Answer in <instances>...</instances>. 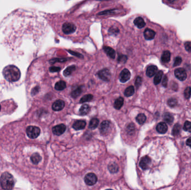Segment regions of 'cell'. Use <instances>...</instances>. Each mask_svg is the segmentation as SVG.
Instances as JSON below:
<instances>
[{"mask_svg": "<svg viewBox=\"0 0 191 190\" xmlns=\"http://www.w3.org/2000/svg\"><path fill=\"white\" fill-rule=\"evenodd\" d=\"M110 33H112V34H115V33H119V30L116 28H111L110 30Z\"/></svg>", "mask_w": 191, "mask_h": 190, "instance_id": "cell-48", "label": "cell"}, {"mask_svg": "<svg viewBox=\"0 0 191 190\" xmlns=\"http://www.w3.org/2000/svg\"><path fill=\"white\" fill-rule=\"evenodd\" d=\"M182 61V59L180 57H177L175 60H174V67H177L180 65Z\"/></svg>", "mask_w": 191, "mask_h": 190, "instance_id": "cell-39", "label": "cell"}, {"mask_svg": "<svg viewBox=\"0 0 191 190\" xmlns=\"http://www.w3.org/2000/svg\"><path fill=\"white\" fill-rule=\"evenodd\" d=\"M103 49L108 56L110 57L111 59H115L116 56V52L113 48L109 46H104Z\"/></svg>", "mask_w": 191, "mask_h": 190, "instance_id": "cell-17", "label": "cell"}, {"mask_svg": "<svg viewBox=\"0 0 191 190\" xmlns=\"http://www.w3.org/2000/svg\"><path fill=\"white\" fill-rule=\"evenodd\" d=\"M111 128V124L108 121H103L101 124L100 131L102 135H106L107 134Z\"/></svg>", "mask_w": 191, "mask_h": 190, "instance_id": "cell-7", "label": "cell"}, {"mask_svg": "<svg viewBox=\"0 0 191 190\" xmlns=\"http://www.w3.org/2000/svg\"><path fill=\"white\" fill-rule=\"evenodd\" d=\"M76 25L72 23H64L62 26V31L66 35L73 34L76 31Z\"/></svg>", "mask_w": 191, "mask_h": 190, "instance_id": "cell-4", "label": "cell"}, {"mask_svg": "<svg viewBox=\"0 0 191 190\" xmlns=\"http://www.w3.org/2000/svg\"><path fill=\"white\" fill-rule=\"evenodd\" d=\"M175 76L180 81H183L187 78L186 71L183 68H178L174 71Z\"/></svg>", "mask_w": 191, "mask_h": 190, "instance_id": "cell-8", "label": "cell"}, {"mask_svg": "<svg viewBox=\"0 0 191 190\" xmlns=\"http://www.w3.org/2000/svg\"><path fill=\"white\" fill-rule=\"evenodd\" d=\"M170 53L167 50V51H165L162 55V57H161V60L162 61L163 63H168L169 61H170Z\"/></svg>", "mask_w": 191, "mask_h": 190, "instance_id": "cell-20", "label": "cell"}, {"mask_svg": "<svg viewBox=\"0 0 191 190\" xmlns=\"http://www.w3.org/2000/svg\"><path fill=\"white\" fill-rule=\"evenodd\" d=\"M124 98L123 97H119L116 99L114 103V108L117 110L120 109L124 104Z\"/></svg>", "mask_w": 191, "mask_h": 190, "instance_id": "cell-19", "label": "cell"}, {"mask_svg": "<svg viewBox=\"0 0 191 190\" xmlns=\"http://www.w3.org/2000/svg\"><path fill=\"white\" fill-rule=\"evenodd\" d=\"M127 133L130 134H132L134 133L135 131V126L134 124L133 123H130L127 127Z\"/></svg>", "mask_w": 191, "mask_h": 190, "instance_id": "cell-34", "label": "cell"}, {"mask_svg": "<svg viewBox=\"0 0 191 190\" xmlns=\"http://www.w3.org/2000/svg\"><path fill=\"white\" fill-rule=\"evenodd\" d=\"M156 129L157 132L161 134H164L167 132L168 130V126L166 123L164 122H160L157 124Z\"/></svg>", "mask_w": 191, "mask_h": 190, "instance_id": "cell-15", "label": "cell"}, {"mask_svg": "<svg viewBox=\"0 0 191 190\" xmlns=\"http://www.w3.org/2000/svg\"><path fill=\"white\" fill-rule=\"evenodd\" d=\"M163 118H164V120L165 121V122L169 123V124L172 123L173 122V119H174L173 115L169 113H166L164 114Z\"/></svg>", "mask_w": 191, "mask_h": 190, "instance_id": "cell-30", "label": "cell"}, {"mask_svg": "<svg viewBox=\"0 0 191 190\" xmlns=\"http://www.w3.org/2000/svg\"><path fill=\"white\" fill-rule=\"evenodd\" d=\"M157 67L155 65H150L146 69V75L148 77H152L157 74Z\"/></svg>", "mask_w": 191, "mask_h": 190, "instance_id": "cell-14", "label": "cell"}, {"mask_svg": "<svg viewBox=\"0 0 191 190\" xmlns=\"http://www.w3.org/2000/svg\"><path fill=\"white\" fill-rule=\"evenodd\" d=\"M97 177L94 173H89L86 175L84 177V182L88 186H92L96 183Z\"/></svg>", "mask_w": 191, "mask_h": 190, "instance_id": "cell-5", "label": "cell"}, {"mask_svg": "<svg viewBox=\"0 0 191 190\" xmlns=\"http://www.w3.org/2000/svg\"><path fill=\"white\" fill-rule=\"evenodd\" d=\"M93 97L91 94L85 95L80 99V103H85V102L90 101H91L93 99Z\"/></svg>", "mask_w": 191, "mask_h": 190, "instance_id": "cell-31", "label": "cell"}, {"mask_svg": "<svg viewBox=\"0 0 191 190\" xmlns=\"http://www.w3.org/2000/svg\"><path fill=\"white\" fill-rule=\"evenodd\" d=\"M141 82H142V79L141 77H137L136 78V81H135V85L137 88H138L141 84Z\"/></svg>", "mask_w": 191, "mask_h": 190, "instance_id": "cell-41", "label": "cell"}, {"mask_svg": "<svg viewBox=\"0 0 191 190\" xmlns=\"http://www.w3.org/2000/svg\"><path fill=\"white\" fill-rule=\"evenodd\" d=\"M99 124V120L97 118H93L89 124V128L91 129H96Z\"/></svg>", "mask_w": 191, "mask_h": 190, "instance_id": "cell-26", "label": "cell"}, {"mask_svg": "<svg viewBox=\"0 0 191 190\" xmlns=\"http://www.w3.org/2000/svg\"><path fill=\"white\" fill-rule=\"evenodd\" d=\"M82 89L81 87H78L76 89L74 90V91H73L72 92V94H71V96L74 98H77V97H78L79 95L81 94L82 93Z\"/></svg>", "mask_w": 191, "mask_h": 190, "instance_id": "cell-33", "label": "cell"}, {"mask_svg": "<svg viewBox=\"0 0 191 190\" xmlns=\"http://www.w3.org/2000/svg\"><path fill=\"white\" fill-rule=\"evenodd\" d=\"M66 83L65 81H59L58 82H57L56 85H55V89L56 90H59V91H60V90H63L64 89L66 88Z\"/></svg>", "mask_w": 191, "mask_h": 190, "instance_id": "cell-22", "label": "cell"}, {"mask_svg": "<svg viewBox=\"0 0 191 190\" xmlns=\"http://www.w3.org/2000/svg\"><path fill=\"white\" fill-rule=\"evenodd\" d=\"M68 52L70 53L72 55H74V56H76L77 57H80V58H83V55H82V54H79L78 53H76V52H75V51H70V50H69Z\"/></svg>", "mask_w": 191, "mask_h": 190, "instance_id": "cell-45", "label": "cell"}, {"mask_svg": "<svg viewBox=\"0 0 191 190\" xmlns=\"http://www.w3.org/2000/svg\"><path fill=\"white\" fill-rule=\"evenodd\" d=\"M181 129V126L178 123L175 124L172 130V134L174 135H177L180 134V131Z\"/></svg>", "mask_w": 191, "mask_h": 190, "instance_id": "cell-32", "label": "cell"}, {"mask_svg": "<svg viewBox=\"0 0 191 190\" xmlns=\"http://www.w3.org/2000/svg\"><path fill=\"white\" fill-rule=\"evenodd\" d=\"M135 93V89L133 86H130L128 88H127L124 92V94L126 97H129L132 96Z\"/></svg>", "mask_w": 191, "mask_h": 190, "instance_id": "cell-24", "label": "cell"}, {"mask_svg": "<svg viewBox=\"0 0 191 190\" xmlns=\"http://www.w3.org/2000/svg\"><path fill=\"white\" fill-rule=\"evenodd\" d=\"M127 60V57L125 55H121V56H120L119 57V59H118V61L119 63H126Z\"/></svg>", "mask_w": 191, "mask_h": 190, "instance_id": "cell-43", "label": "cell"}, {"mask_svg": "<svg viewBox=\"0 0 191 190\" xmlns=\"http://www.w3.org/2000/svg\"><path fill=\"white\" fill-rule=\"evenodd\" d=\"M27 135L31 139L36 138L40 133V129L39 127L36 126H29L26 129Z\"/></svg>", "mask_w": 191, "mask_h": 190, "instance_id": "cell-3", "label": "cell"}, {"mask_svg": "<svg viewBox=\"0 0 191 190\" xmlns=\"http://www.w3.org/2000/svg\"><path fill=\"white\" fill-rule=\"evenodd\" d=\"M90 108L88 105L87 104H84L83 105H82L80 108L79 109V114L80 115H86L88 113V112H90Z\"/></svg>", "mask_w": 191, "mask_h": 190, "instance_id": "cell-23", "label": "cell"}, {"mask_svg": "<svg viewBox=\"0 0 191 190\" xmlns=\"http://www.w3.org/2000/svg\"><path fill=\"white\" fill-rule=\"evenodd\" d=\"M97 75L100 78L102 79L103 81H109L111 77V73L110 70L107 69H103L97 73Z\"/></svg>", "mask_w": 191, "mask_h": 190, "instance_id": "cell-6", "label": "cell"}, {"mask_svg": "<svg viewBox=\"0 0 191 190\" xmlns=\"http://www.w3.org/2000/svg\"><path fill=\"white\" fill-rule=\"evenodd\" d=\"M186 144H187V145H188L190 147H191V137L189 138L187 140Z\"/></svg>", "mask_w": 191, "mask_h": 190, "instance_id": "cell-49", "label": "cell"}, {"mask_svg": "<svg viewBox=\"0 0 191 190\" xmlns=\"http://www.w3.org/2000/svg\"><path fill=\"white\" fill-rule=\"evenodd\" d=\"M1 111V105L0 104V112Z\"/></svg>", "mask_w": 191, "mask_h": 190, "instance_id": "cell-50", "label": "cell"}, {"mask_svg": "<svg viewBox=\"0 0 191 190\" xmlns=\"http://www.w3.org/2000/svg\"><path fill=\"white\" fill-rule=\"evenodd\" d=\"M184 46H185L186 50L187 51L191 52V42H190V41L186 42L184 44Z\"/></svg>", "mask_w": 191, "mask_h": 190, "instance_id": "cell-42", "label": "cell"}, {"mask_svg": "<svg viewBox=\"0 0 191 190\" xmlns=\"http://www.w3.org/2000/svg\"><path fill=\"white\" fill-rule=\"evenodd\" d=\"M66 130V126L63 124L57 125L53 128V132L56 135H60L63 134Z\"/></svg>", "mask_w": 191, "mask_h": 190, "instance_id": "cell-10", "label": "cell"}, {"mask_svg": "<svg viewBox=\"0 0 191 190\" xmlns=\"http://www.w3.org/2000/svg\"><path fill=\"white\" fill-rule=\"evenodd\" d=\"M146 117L144 114H139L136 118L137 122L139 124H143L146 121Z\"/></svg>", "mask_w": 191, "mask_h": 190, "instance_id": "cell-25", "label": "cell"}, {"mask_svg": "<svg viewBox=\"0 0 191 190\" xmlns=\"http://www.w3.org/2000/svg\"><path fill=\"white\" fill-rule=\"evenodd\" d=\"M134 23L135 26H136L139 29H142L145 26V23L144 19L140 17H138L135 19Z\"/></svg>", "mask_w": 191, "mask_h": 190, "instance_id": "cell-18", "label": "cell"}, {"mask_svg": "<svg viewBox=\"0 0 191 190\" xmlns=\"http://www.w3.org/2000/svg\"><path fill=\"white\" fill-rule=\"evenodd\" d=\"M31 161L35 165L38 164L42 160V157L38 153H35L31 156Z\"/></svg>", "mask_w": 191, "mask_h": 190, "instance_id": "cell-21", "label": "cell"}, {"mask_svg": "<svg viewBox=\"0 0 191 190\" xmlns=\"http://www.w3.org/2000/svg\"><path fill=\"white\" fill-rule=\"evenodd\" d=\"M177 104V101L174 98H171L168 101V104L170 107H175Z\"/></svg>", "mask_w": 191, "mask_h": 190, "instance_id": "cell-37", "label": "cell"}, {"mask_svg": "<svg viewBox=\"0 0 191 190\" xmlns=\"http://www.w3.org/2000/svg\"><path fill=\"white\" fill-rule=\"evenodd\" d=\"M163 75V72L162 71H159L156 74V75L155 76V78L154 79V83L155 85H157L160 83L162 79Z\"/></svg>", "mask_w": 191, "mask_h": 190, "instance_id": "cell-28", "label": "cell"}, {"mask_svg": "<svg viewBox=\"0 0 191 190\" xmlns=\"http://www.w3.org/2000/svg\"><path fill=\"white\" fill-rule=\"evenodd\" d=\"M183 129L185 131L191 132V122L189 121H186L184 124Z\"/></svg>", "mask_w": 191, "mask_h": 190, "instance_id": "cell-35", "label": "cell"}, {"mask_svg": "<svg viewBox=\"0 0 191 190\" xmlns=\"http://www.w3.org/2000/svg\"><path fill=\"white\" fill-rule=\"evenodd\" d=\"M61 68L56 67H49V71L51 73H55V72H58L60 70Z\"/></svg>", "mask_w": 191, "mask_h": 190, "instance_id": "cell-40", "label": "cell"}, {"mask_svg": "<svg viewBox=\"0 0 191 190\" xmlns=\"http://www.w3.org/2000/svg\"><path fill=\"white\" fill-rule=\"evenodd\" d=\"M150 164H151L150 158L146 156L141 158L139 165L143 169H146L149 167Z\"/></svg>", "mask_w": 191, "mask_h": 190, "instance_id": "cell-11", "label": "cell"}, {"mask_svg": "<svg viewBox=\"0 0 191 190\" xmlns=\"http://www.w3.org/2000/svg\"><path fill=\"white\" fill-rule=\"evenodd\" d=\"M155 32L150 29H146L144 32V36L147 40H153L155 36Z\"/></svg>", "mask_w": 191, "mask_h": 190, "instance_id": "cell-13", "label": "cell"}, {"mask_svg": "<svg viewBox=\"0 0 191 190\" xmlns=\"http://www.w3.org/2000/svg\"><path fill=\"white\" fill-rule=\"evenodd\" d=\"M167 1L170 5H176L178 4L180 0H167Z\"/></svg>", "mask_w": 191, "mask_h": 190, "instance_id": "cell-44", "label": "cell"}, {"mask_svg": "<svg viewBox=\"0 0 191 190\" xmlns=\"http://www.w3.org/2000/svg\"><path fill=\"white\" fill-rule=\"evenodd\" d=\"M15 182L13 176L9 172H4L0 177V185L3 189L11 190L14 186Z\"/></svg>", "mask_w": 191, "mask_h": 190, "instance_id": "cell-2", "label": "cell"}, {"mask_svg": "<svg viewBox=\"0 0 191 190\" xmlns=\"http://www.w3.org/2000/svg\"><path fill=\"white\" fill-rule=\"evenodd\" d=\"M130 77H131V74L130 71L127 69H125L121 72L119 77V79L121 83H124L130 79Z\"/></svg>", "mask_w": 191, "mask_h": 190, "instance_id": "cell-9", "label": "cell"}, {"mask_svg": "<svg viewBox=\"0 0 191 190\" xmlns=\"http://www.w3.org/2000/svg\"><path fill=\"white\" fill-rule=\"evenodd\" d=\"M86 125V122L84 121H77L73 125V128L77 131L83 129Z\"/></svg>", "mask_w": 191, "mask_h": 190, "instance_id": "cell-16", "label": "cell"}, {"mask_svg": "<svg viewBox=\"0 0 191 190\" xmlns=\"http://www.w3.org/2000/svg\"><path fill=\"white\" fill-rule=\"evenodd\" d=\"M3 75L5 79L11 83L17 81L21 77V72L17 67L10 65L3 70Z\"/></svg>", "mask_w": 191, "mask_h": 190, "instance_id": "cell-1", "label": "cell"}, {"mask_svg": "<svg viewBox=\"0 0 191 190\" xmlns=\"http://www.w3.org/2000/svg\"><path fill=\"white\" fill-rule=\"evenodd\" d=\"M167 84H168V78L167 76H165L162 81V85H163V87L166 88L167 87Z\"/></svg>", "mask_w": 191, "mask_h": 190, "instance_id": "cell-46", "label": "cell"}, {"mask_svg": "<svg viewBox=\"0 0 191 190\" xmlns=\"http://www.w3.org/2000/svg\"><path fill=\"white\" fill-rule=\"evenodd\" d=\"M184 97L186 99H189L191 97V87H187L185 90H184Z\"/></svg>", "mask_w": 191, "mask_h": 190, "instance_id": "cell-36", "label": "cell"}, {"mask_svg": "<svg viewBox=\"0 0 191 190\" xmlns=\"http://www.w3.org/2000/svg\"><path fill=\"white\" fill-rule=\"evenodd\" d=\"M67 60V59H58V58H56V59H53L49 60V63L50 64H54V63L58 62V61L64 62V61H66Z\"/></svg>", "mask_w": 191, "mask_h": 190, "instance_id": "cell-38", "label": "cell"}, {"mask_svg": "<svg viewBox=\"0 0 191 190\" xmlns=\"http://www.w3.org/2000/svg\"><path fill=\"white\" fill-rule=\"evenodd\" d=\"M115 10H108V11H103L102 12H100V13H99V15H109V14H110V13H114L115 12Z\"/></svg>", "mask_w": 191, "mask_h": 190, "instance_id": "cell-47", "label": "cell"}, {"mask_svg": "<svg viewBox=\"0 0 191 190\" xmlns=\"http://www.w3.org/2000/svg\"><path fill=\"white\" fill-rule=\"evenodd\" d=\"M76 70V66L75 65H71L70 67H68L66 69V70L64 71V75L66 77H68L71 75L72 72Z\"/></svg>", "mask_w": 191, "mask_h": 190, "instance_id": "cell-29", "label": "cell"}, {"mask_svg": "<svg viewBox=\"0 0 191 190\" xmlns=\"http://www.w3.org/2000/svg\"><path fill=\"white\" fill-rule=\"evenodd\" d=\"M65 106V103L62 100H57L52 105V109L54 111H60L62 110Z\"/></svg>", "mask_w": 191, "mask_h": 190, "instance_id": "cell-12", "label": "cell"}, {"mask_svg": "<svg viewBox=\"0 0 191 190\" xmlns=\"http://www.w3.org/2000/svg\"><path fill=\"white\" fill-rule=\"evenodd\" d=\"M108 168L109 171L111 173H117L119 171V167L117 166V165L115 163H110L109 166H108Z\"/></svg>", "mask_w": 191, "mask_h": 190, "instance_id": "cell-27", "label": "cell"}]
</instances>
